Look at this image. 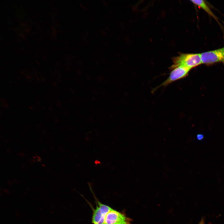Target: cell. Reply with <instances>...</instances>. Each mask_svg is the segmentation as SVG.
<instances>
[{"label": "cell", "instance_id": "1", "mask_svg": "<svg viewBox=\"0 0 224 224\" xmlns=\"http://www.w3.org/2000/svg\"><path fill=\"white\" fill-rule=\"evenodd\" d=\"M172 67L182 66L191 69L202 63L201 54L199 53H180L172 58Z\"/></svg>", "mask_w": 224, "mask_h": 224}, {"label": "cell", "instance_id": "2", "mask_svg": "<svg viewBox=\"0 0 224 224\" xmlns=\"http://www.w3.org/2000/svg\"><path fill=\"white\" fill-rule=\"evenodd\" d=\"M169 69L170 72L169 77L161 84L153 89L154 91L161 87H166L173 82L185 77L191 69L182 66H170Z\"/></svg>", "mask_w": 224, "mask_h": 224}, {"label": "cell", "instance_id": "3", "mask_svg": "<svg viewBox=\"0 0 224 224\" xmlns=\"http://www.w3.org/2000/svg\"><path fill=\"white\" fill-rule=\"evenodd\" d=\"M95 199L96 207L92 208V222L93 224H104L106 216L112 208L102 203L96 198Z\"/></svg>", "mask_w": 224, "mask_h": 224}, {"label": "cell", "instance_id": "4", "mask_svg": "<svg viewBox=\"0 0 224 224\" xmlns=\"http://www.w3.org/2000/svg\"><path fill=\"white\" fill-rule=\"evenodd\" d=\"M132 222L124 212L112 208L106 216L104 224H131Z\"/></svg>", "mask_w": 224, "mask_h": 224}, {"label": "cell", "instance_id": "5", "mask_svg": "<svg viewBox=\"0 0 224 224\" xmlns=\"http://www.w3.org/2000/svg\"><path fill=\"white\" fill-rule=\"evenodd\" d=\"M201 54L202 63L211 64L221 62L224 64V47Z\"/></svg>", "mask_w": 224, "mask_h": 224}, {"label": "cell", "instance_id": "6", "mask_svg": "<svg viewBox=\"0 0 224 224\" xmlns=\"http://www.w3.org/2000/svg\"><path fill=\"white\" fill-rule=\"evenodd\" d=\"M192 3L201 8L209 15L218 21L217 17L211 11V9L205 1L201 0H191Z\"/></svg>", "mask_w": 224, "mask_h": 224}, {"label": "cell", "instance_id": "7", "mask_svg": "<svg viewBox=\"0 0 224 224\" xmlns=\"http://www.w3.org/2000/svg\"><path fill=\"white\" fill-rule=\"evenodd\" d=\"M204 138V136L201 134H199L197 135V138L198 140H201Z\"/></svg>", "mask_w": 224, "mask_h": 224}, {"label": "cell", "instance_id": "8", "mask_svg": "<svg viewBox=\"0 0 224 224\" xmlns=\"http://www.w3.org/2000/svg\"><path fill=\"white\" fill-rule=\"evenodd\" d=\"M205 219L204 217H202L200 221L198 222V224H205Z\"/></svg>", "mask_w": 224, "mask_h": 224}, {"label": "cell", "instance_id": "9", "mask_svg": "<svg viewBox=\"0 0 224 224\" xmlns=\"http://www.w3.org/2000/svg\"><path fill=\"white\" fill-rule=\"evenodd\" d=\"M30 30L29 28H26L25 29V31L26 32H28L30 30Z\"/></svg>", "mask_w": 224, "mask_h": 224}]
</instances>
